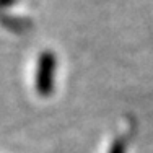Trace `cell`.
<instances>
[{"label": "cell", "instance_id": "7a4b0ae2", "mask_svg": "<svg viewBox=\"0 0 153 153\" xmlns=\"http://www.w3.org/2000/svg\"><path fill=\"white\" fill-rule=\"evenodd\" d=\"M108 153H127V140L122 135L116 137L114 142L111 143V147H109Z\"/></svg>", "mask_w": 153, "mask_h": 153}, {"label": "cell", "instance_id": "6da1fadb", "mask_svg": "<svg viewBox=\"0 0 153 153\" xmlns=\"http://www.w3.org/2000/svg\"><path fill=\"white\" fill-rule=\"evenodd\" d=\"M56 82V56L52 52L41 54L36 68V91L41 96H49L54 91Z\"/></svg>", "mask_w": 153, "mask_h": 153}]
</instances>
